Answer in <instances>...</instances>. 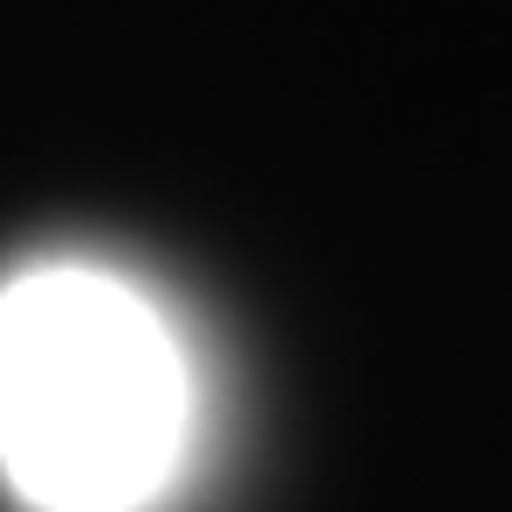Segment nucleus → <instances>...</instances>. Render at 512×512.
<instances>
[{
  "label": "nucleus",
  "instance_id": "obj_1",
  "mask_svg": "<svg viewBox=\"0 0 512 512\" xmlns=\"http://www.w3.org/2000/svg\"><path fill=\"white\" fill-rule=\"evenodd\" d=\"M192 384L164 313L93 264L0 285V470L36 512H143L185 456Z\"/></svg>",
  "mask_w": 512,
  "mask_h": 512
}]
</instances>
